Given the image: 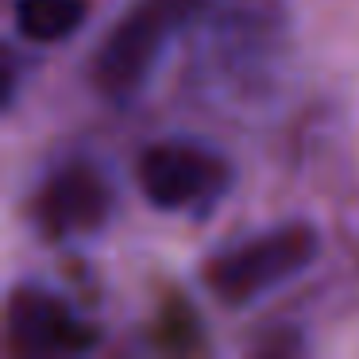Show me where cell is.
I'll use <instances>...</instances> for the list:
<instances>
[{
    "instance_id": "cell-1",
    "label": "cell",
    "mask_w": 359,
    "mask_h": 359,
    "mask_svg": "<svg viewBox=\"0 0 359 359\" xmlns=\"http://www.w3.org/2000/svg\"><path fill=\"white\" fill-rule=\"evenodd\" d=\"M317 232L309 224H282L248 243L220 251L205 266V286L224 305H251L263 294L286 286L317 259Z\"/></svg>"
},
{
    "instance_id": "cell-6",
    "label": "cell",
    "mask_w": 359,
    "mask_h": 359,
    "mask_svg": "<svg viewBox=\"0 0 359 359\" xmlns=\"http://www.w3.org/2000/svg\"><path fill=\"white\" fill-rule=\"evenodd\" d=\"M89 0H16V27L27 43L50 47L86 24Z\"/></svg>"
},
{
    "instance_id": "cell-3",
    "label": "cell",
    "mask_w": 359,
    "mask_h": 359,
    "mask_svg": "<svg viewBox=\"0 0 359 359\" xmlns=\"http://www.w3.org/2000/svg\"><path fill=\"white\" fill-rule=\"evenodd\" d=\"M135 182L143 197L163 212H186L201 205L220 201V194L232 182V166L212 147L186 140L155 143L135 163Z\"/></svg>"
},
{
    "instance_id": "cell-2",
    "label": "cell",
    "mask_w": 359,
    "mask_h": 359,
    "mask_svg": "<svg viewBox=\"0 0 359 359\" xmlns=\"http://www.w3.org/2000/svg\"><path fill=\"white\" fill-rule=\"evenodd\" d=\"M194 0H140L104 39L97 55V89L109 101H132L147 86L158 55L166 50L174 27L186 20Z\"/></svg>"
},
{
    "instance_id": "cell-4",
    "label": "cell",
    "mask_w": 359,
    "mask_h": 359,
    "mask_svg": "<svg viewBox=\"0 0 359 359\" xmlns=\"http://www.w3.org/2000/svg\"><path fill=\"white\" fill-rule=\"evenodd\" d=\"M116 209V189L93 163H70L35 197V224L47 240H78L109 224Z\"/></svg>"
},
{
    "instance_id": "cell-5",
    "label": "cell",
    "mask_w": 359,
    "mask_h": 359,
    "mask_svg": "<svg viewBox=\"0 0 359 359\" xmlns=\"http://www.w3.org/2000/svg\"><path fill=\"white\" fill-rule=\"evenodd\" d=\"M8 336L32 355H81L97 344V328L70 309L58 294L20 286L8 302Z\"/></svg>"
}]
</instances>
